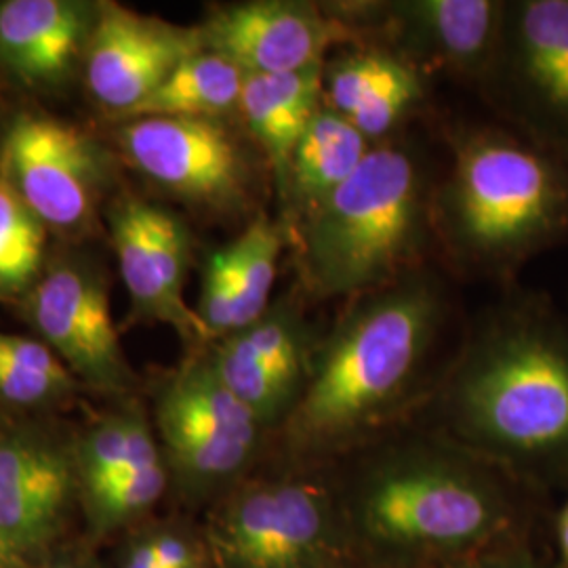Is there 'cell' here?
Wrapping results in <instances>:
<instances>
[{
	"label": "cell",
	"mask_w": 568,
	"mask_h": 568,
	"mask_svg": "<svg viewBox=\"0 0 568 568\" xmlns=\"http://www.w3.org/2000/svg\"><path fill=\"white\" fill-rule=\"evenodd\" d=\"M440 318V288L424 276L365 293L318 352L286 419L288 445L325 453L377 426L415 382Z\"/></svg>",
	"instance_id": "obj_1"
},
{
	"label": "cell",
	"mask_w": 568,
	"mask_h": 568,
	"mask_svg": "<svg viewBox=\"0 0 568 568\" xmlns=\"http://www.w3.org/2000/svg\"><path fill=\"white\" fill-rule=\"evenodd\" d=\"M450 413L469 443L504 462L567 469V321L544 304L497 314L462 363Z\"/></svg>",
	"instance_id": "obj_2"
},
{
	"label": "cell",
	"mask_w": 568,
	"mask_h": 568,
	"mask_svg": "<svg viewBox=\"0 0 568 568\" xmlns=\"http://www.w3.org/2000/svg\"><path fill=\"white\" fill-rule=\"evenodd\" d=\"M443 225L459 255L509 272L568 239V161L508 133L459 145L443 194Z\"/></svg>",
	"instance_id": "obj_3"
},
{
	"label": "cell",
	"mask_w": 568,
	"mask_h": 568,
	"mask_svg": "<svg viewBox=\"0 0 568 568\" xmlns=\"http://www.w3.org/2000/svg\"><path fill=\"white\" fill-rule=\"evenodd\" d=\"M426 190L415 159L373 148L356 173L302 220V276L318 297L398 281L424 241Z\"/></svg>",
	"instance_id": "obj_4"
},
{
	"label": "cell",
	"mask_w": 568,
	"mask_h": 568,
	"mask_svg": "<svg viewBox=\"0 0 568 568\" xmlns=\"http://www.w3.org/2000/svg\"><path fill=\"white\" fill-rule=\"evenodd\" d=\"M371 537L403 549H457L488 537L501 501L487 480L438 455H405L379 467L363 495Z\"/></svg>",
	"instance_id": "obj_5"
},
{
	"label": "cell",
	"mask_w": 568,
	"mask_h": 568,
	"mask_svg": "<svg viewBox=\"0 0 568 568\" xmlns=\"http://www.w3.org/2000/svg\"><path fill=\"white\" fill-rule=\"evenodd\" d=\"M0 178L49 234L84 239L114 185V156L72 122L21 112L0 138Z\"/></svg>",
	"instance_id": "obj_6"
},
{
	"label": "cell",
	"mask_w": 568,
	"mask_h": 568,
	"mask_svg": "<svg viewBox=\"0 0 568 568\" xmlns=\"http://www.w3.org/2000/svg\"><path fill=\"white\" fill-rule=\"evenodd\" d=\"M152 426L166 469L194 493L236 480L255 457L264 429L224 386L206 347L161 382L154 394Z\"/></svg>",
	"instance_id": "obj_7"
},
{
	"label": "cell",
	"mask_w": 568,
	"mask_h": 568,
	"mask_svg": "<svg viewBox=\"0 0 568 568\" xmlns=\"http://www.w3.org/2000/svg\"><path fill=\"white\" fill-rule=\"evenodd\" d=\"M20 304L34 337L53 349L82 389L105 396H126L133 389L138 377L124 356L100 265L61 253L47 262Z\"/></svg>",
	"instance_id": "obj_8"
},
{
	"label": "cell",
	"mask_w": 568,
	"mask_h": 568,
	"mask_svg": "<svg viewBox=\"0 0 568 568\" xmlns=\"http://www.w3.org/2000/svg\"><path fill=\"white\" fill-rule=\"evenodd\" d=\"M116 143L140 175L182 203L215 215H236L253 203L255 169L225 121H122Z\"/></svg>",
	"instance_id": "obj_9"
},
{
	"label": "cell",
	"mask_w": 568,
	"mask_h": 568,
	"mask_svg": "<svg viewBox=\"0 0 568 568\" xmlns=\"http://www.w3.org/2000/svg\"><path fill=\"white\" fill-rule=\"evenodd\" d=\"M105 222L131 304L129 321L171 326L183 342L209 347L196 307L183 297L194 241L182 217L122 192L105 204Z\"/></svg>",
	"instance_id": "obj_10"
},
{
	"label": "cell",
	"mask_w": 568,
	"mask_h": 568,
	"mask_svg": "<svg viewBox=\"0 0 568 568\" xmlns=\"http://www.w3.org/2000/svg\"><path fill=\"white\" fill-rule=\"evenodd\" d=\"M81 480L74 438L42 424L0 427V535L32 565L65 544Z\"/></svg>",
	"instance_id": "obj_11"
},
{
	"label": "cell",
	"mask_w": 568,
	"mask_h": 568,
	"mask_svg": "<svg viewBox=\"0 0 568 568\" xmlns=\"http://www.w3.org/2000/svg\"><path fill=\"white\" fill-rule=\"evenodd\" d=\"M490 79L528 140L568 161V0L506 4Z\"/></svg>",
	"instance_id": "obj_12"
},
{
	"label": "cell",
	"mask_w": 568,
	"mask_h": 568,
	"mask_svg": "<svg viewBox=\"0 0 568 568\" xmlns=\"http://www.w3.org/2000/svg\"><path fill=\"white\" fill-rule=\"evenodd\" d=\"M328 544V509L318 488L265 483L239 490L211 527L227 568H310Z\"/></svg>",
	"instance_id": "obj_13"
},
{
	"label": "cell",
	"mask_w": 568,
	"mask_h": 568,
	"mask_svg": "<svg viewBox=\"0 0 568 568\" xmlns=\"http://www.w3.org/2000/svg\"><path fill=\"white\" fill-rule=\"evenodd\" d=\"M204 51L236 63L246 77L323 68L326 51L352 39L349 23L304 0H248L209 11L199 26Z\"/></svg>",
	"instance_id": "obj_14"
},
{
	"label": "cell",
	"mask_w": 568,
	"mask_h": 568,
	"mask_svg": "<svg viewBox=\"0 0 568 568\" xmlns=\"http://www.w3.org/2000/svg\"><path fill=\"white\" fill-rule=\"evenodd\" d=\"M199 51H203L199 26H180L119 2H102L82 63L84 82L91 98L122 121Z\"/></svg>",
	"instance_id": "obj_15"
},
{
	"label": "cell",
	"mask_w": 568,
	"mask_h": 568,
	"mask_svg": "<svg viewBox=\"0 0 568 568\" xmlns=\"http://www.w3.org/2000/svg\"><path fill=\"white\" fill-rule=\"evenodd\" d=\"M102 2H0V68L32 91H53L82 68Z\"/></svg>",
	"instance_id": "obj_16"
},
{
	"label": "cell",
	"mask_w": 568,
	"mask_h": 568,
	"mask_svg": "<svg viewBox=\"0 0 568 568\" xmlns=\"http://www.w3.org/2000/svg\"><path fill=\"white\" fill-rule=\"evenodd\" d=\"M408 51L469 77H490L497 60L506 2L406 0L384 4Z\"/></svg>",
	"instance_id": "obj_17"
},
{
	"label": "cell",
	"mask_w": 568,
	"mask_h": 568,
	"mask_svg": "<svg viewBox=\"0 0 568 568\" xmlns=\"http://www.w3.org/2000/svg\"><path fill=\"white\" fill-rule=\"evenodd\" d=\"M323 68L244 79L239 114L248 135L262 148L283 201L293 152L323 108Z\"/></svg>",
	"instance_id": "obj_18"
},
{
	"label": "cell",
	"mask_w": 568,
	"mask_h": 568,
	"mask_svg": "<svg viewBox=\"0 0 568 568\" xmlns=\"http://www.w3.org/2000/svg\"><path fill=\"white\" fill-rule=\"evenodd\" d=\"M368 152V140L352 122L321 108L293 152L284 203L305 220L356 173Z\"/></svg>",
	"instance_id": "obj_19"
},
{
	"label": "cell",
	"mask_w": 568,
	"mask_h": 568,
	"mask_svg": "<svg viewBox=\"0 0 568 568\" xmlns=\"http://www.w3.org/2000/svg\"><path fill=\"white\" fill-rule=\"evenodd\" d=\"M243 70L211 51L183 60L138 108L122 121L133 119H217L239 112Z\"/></svg>",
	"instance_id": "obj_20"
},
{
	"label": "cell",
	"mask_w": 568,
	"mask_h": 568,
	"mask_svg": "<svg viewBox=\"0 0 568 568\" xmlns=\"http://www.w3.org/2000/svg\"><path fill=\"white\" fill-rule=\"evenodd\" d=\"M81 495L142 467L164 462L156 432L140 403L119 406L74 438Z\"/></svg>",
	"instance_id": "obj_21"
},
{
	"label": "cell",
	"mask_w": 568,
	"mask_h": 568,
	"mask_svg": "<svg viewBox=\"0 0 568 568\" xmlns=\"http://www.w3.org/2000/svg\"><path fill=\"white\" fill-rule=\"evenodd\" d=\"M82 386L34 335L0 331V408L47 413L68 405Z\"/></svg>",
	"instance_id": "obj_22"
},
{
	"label": "cell",
	"mask_w": 568,
	"mask_h": 568,
	"mask_svg": "<svg viewBox=\"0 0 568 568\" xmlns=\"http://www.w3.org/2000/svg\"><path fill=\"white\" fill-rule=\"evenodd\" d=\"M49 230L0 178V302H21L47 265Z\"/></svg>",
	"instance_id": "obj_23"
},
{
	"label": "cell",
	"mask_w": 568,
	"mask_h": 568,
	"mask_svg": "<svg viewBox=\"0 0 568 568\" xmlns=\"http://www.w3.org/2000/svg\"><path fill=\"white\" fill-rule=\"evenodd\" d=\"M284 241L283 225L274 224L267 217L253 220L243 234L232 241L239 260L234 333L257 323L270 310V297L276 283Z\"/></svg>",
	"instance_id": "obj_24"
},
{
	"label": "cell",
	"mask_w": 568,
	"mask_h": 568,
	"mask_svg": "<svg viewBox=\"0 0 568 568\" xmlns=\"http://www.w3.org/2000/svg\"><path fill=\"white\" fill-rule=\"evenodd\" d=\"M169 485L166 464L121 474L81 495V508L95 539L131 527L163 499Z\"/></svg>",
	"instance_id": "obj_25"
},
{
	"label": "cell",
	"mask_w": 568,
	"mask_h": 568,
	"mask_svg": "<svg viewBox=\"0 0 568 568\" xmlns=\"http://www.w3.org/2000/svg\"><path fill=\"white\" fill-rule=\"evenodd\" d=\"M408 68L405 60L387 51H356L344 55L328 65L323 72L326 102L331 110L352 119L366 102H371L377 91L403 77Z\"/></svg>",
	"instance_id": "obj_26"
},
{
	"label": "cell",
	"mask_w": 568,
	"mask_h": 568,
	"mask_svg": "<svg viewBox=\"0 0 568 568\" xmlns=\"http://www.w3.org/2000/svg\"><path fill=\"white\" fill-rule=\"evenodd\" d=\"M154 532V551L159 568L201 567V556L194 544L175 530H152Z\"/></svg>",
	"instance_id": "obj_27"
},
{
	"label": "cell",
	"mask_w": 568,
	"mask_h": 568,
	"mask_svg": "<svg viewBox=\"0 0 568 568\" xmlns=\"http://www.w3.org/2000/svg\"><path fill=\"white\" fill-rule=\"evenodd\" d=\"M30 568H103L91 548L82 544H63L51 554H47Z\"/></svg>",
	"instance_id": "obj_28"
},
{
	"label": "cell",
	"mask_w": 568,
	"mask_h": 568,
	"mask_svg": "<svg viewBox=\"0 0 568 568\" xmlns=\"http://www.w3.org/2000/svg\"><path fill=\"white\" fill-rule=\"evenodd\" d=\"M121 568H159L152 530H143L129 539L122 551Z\"/></svg>",
	"instance_id": "obj_29"
},
{
	"label": "cell",
	"mask_w": 568,
	"mask_h": 568,
	"mask_svg": "<svg viewBox=\"0 0 568 568\" xmlns=\"http://www.w3.org/2000/svg\"><path fill=\"white\" fill-rule=\"evenodd\" d=\"M32 562L0 535V568H30Z\"/></svg>",
	"instance_id": "obj_30"
},
{
	"label": "cell",
	"mask_w": 568,
	"mask_h": 568,
	"mask_svg": "<svg viewBox=\"0 0 568 568\" xmlns=\"http://www.w3.org/2000/svg\"><path fill=\"white\" fill-rule=\"evenodd\" d=\"M558 541H560V549H562V556L568 565V506L562 509V516L558 523Z\"/></svg>",
	"instance_id": "obj_31"
},
{
	"label": "cell",
	"mask_w": 568,
	"mask_h": 568,
	"mask_svg": "<svg viewBox=\"0 0 568 568\" xmlns=\"http://www.w3.org/2000/svg\"><path fill=\"white\" fill-rule=\"evenodd\" d=\"M495 568H537L532 562H528L525 558H518V560H511V562H504V565H497Z\"/></svg>",
	"instance_id": "obj_32"
},
{
	"label": "cell",
	"mask_w": 568,
	"mask_h": 568,
	"mask_svg": "<svg viewBox=\"0 0 568 568\" xmlns=\"http://www.w3.org/2000/svg\"><path fill=\"white\" fill-rule=\"evenodd\" d=\"M194 568H203V567H194Z\"/></svg>",
	"instance_id": "obj_33"
}]
</instances>
